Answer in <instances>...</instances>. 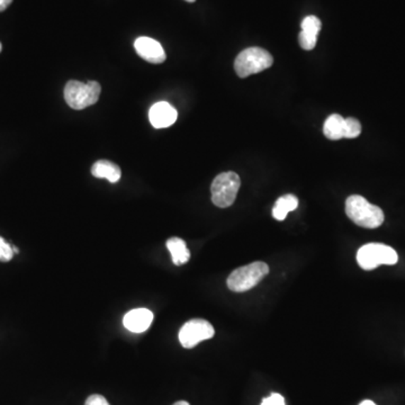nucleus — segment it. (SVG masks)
I'll return each mask as SVG.
<instances>
[{
	"instance_id": "obj_1",
	"label": "nucleus",
	"mask_w": 405,
	"mask_h": 405,
	"mask_svg": "<svg viewBox=\"0 0 405 405\" xmlns=\"http://www.w3.org/2000/svg\"><path fill=\"white\" fill-rule=\"evenodd\" d=\"M346 214L353 223L366 229H376L384 222L381 207L372 205L360 195H353L347 198Z\"/></svg>"
},
{
	"instance_id": "obj_2",
	"label": "nucleus",
	"mask_w": 405,
	"mask_h": 405,
	"mask_svg": "<svg viewBox=\"0 0 405 405\" xmlns=\"http://www.w3.org/2000/svg\"><path fill=\"white\" fill-rule=\"evenodd\" d=\"M269 273V267L263 261L244 266L231 273L227 278V287L232 292L244 293L257 286Z\"/></svg>"
},
{
	"instance_id": "obj_3",
	"label": "nucleus",
	"mask_w": 405,
	"mask_h": 405,
	"mask_svg": "<svg viewBox=\"0 0 405 405\" xmlns=\"http://www.w3.org/2000/svg\"><path fill=\"white\" fill-rule=\"evenodd\" d=\"M101 87L97 81L84 82L70 80L64 88V99L74 110H85L96 104L101 96Z\"/></svg>"
},
{
	"instance_id": "obj_4",
	"label": "nucleus",
	"mask_w": 405,
	"mask_h": 405,
	"mask_svg": "<svg viewBox=\"0 0 405 405\" xmlns=\"http://www.w3.org/2000/svg\"><path fill=\"white\" fill-rule=\"evenodd\" d=\"M273 62L274 59L268 51L261 47H249L239 53L234 69L239 77L246 78L270 68Z\"/></svg>"
},
{
	"instance_id": "obj_5",
	"label": "nucleus",
	"mask_w": 405,
	"mask_h": 405,
	"mask_svg": "<svg viewBox=\"0 0 405 405\" xmlns=\"http://www.w3.org/2000/svg\"><path fill=\"white\" fill-rule=\"evenodd\" d=\"M241 186V179L233 171L219 173L212 183V202L217 207H230L236 202V195Z\"/></svg>"
},
{
	"instance_id": "obj_6",
	"label": "nucleus",
	"mask_w": 405,
	"mask_h": 405,
	"mask_svg": "<svg viewBox=\"0 0 405 405\" xmlns=\"http://www.w3.org/2000/svg\"><path fill=\"white\" fill-rule=\"evenodd\" d=\"M397 261V251L385 244H365L357 252L358 265L365 270H372L381 265H395Z\"/></svg>"
},
{
	"instance_id": "obj_7",
	"label": "nucleus",
	"mask_w": 405,
	"mask_h": 405,
	"mask_svg": "<svg viewBox=\"0 0 405 405\" xmlns=\"http://www.w3.org/2000/svg\"><path fill=\"white\" fill-rule=\"evenodd\" d=\"M215 334L213 326L202 319H194L183 324L179 331V341L186 349H192L204 340L211 339Z\"/></svg>"
},
{
	"instance_id": "obj_8",
	"label": "nucleus",
	"mask_w": 405,
	"mask_h": 405,
	"mask_svg": "<svg viewBox=\"0 0 405 405\" xmlns=\"http://www.w3.org/2000/svg\"><path fill=\"white\" fill-rule=\"evenodd\" d=\"M135 47L137 55L148 62L159 64L166 60V53L161 44L151 38H139L135 42Z\"/></svg>"
},
{
	"instance_id": "obj_9",
	"label": "nucleus",
	"mask_w": 405,
	"mask_h": 405,
	"mask_svg": "<svg viewBox=\"0 0 405 405\" xmlns=\"http://www.w3.org/2000/svg\"><path fill=\"white\" fill-rule=\"evenodd\" d=\"M178 118V113L171 105L166 101L156 103L151 107L149 112V118L151 124L156 129H166L173 125Z\"/></svg>"
},
{
	"instance_id": "obj_10",
	"label": "nucleus",
	"mask_w": 405,
	"mask_h": 405,
	"mask_svg": "<svg viewBox=\"0 0 405 405\" xmlns=\"http://www.w3.org/2000/svg\"><path fill=\"white\" fill-rule=\"evenodd\" d=\"M154 321V313L148 309H135L126 313L123 324L133 333H142L150 328Z\"/></svg>"
},
{
	"instance_id": "obj_11",
	"label": "nucleus",
	"mask_w": 405,
	"mask_h": 405,
	"mask_svg": "<svg viewBox=\"0 0 405 405\" xmlns=\"http://www.w3.org/2000/svg\"><path fill=\"white\" fill-rule=\"evenodd\" d=\"M91 173L96 178H105L112 183H116L121 179V168L108 160H99L91 167Z\"/></svg>"
},
{
	"instance_id": "obj_12",
	"label": "nucleus",
	"mask_w": 405,
	"mask_h": 405,
	"mask_svg": "<svg viewBox=\"0 0 405 405\" xmlns=\"http://www.w3.org/2000/svg\"><path fill=\"white\" fill-rule=\"evenodd\" d=\"M324 133L329 140L338 141L346 139V118L338 114H332L324 122Z\"/></svg>"
},
{
	"instance_id": "obj_13",
	"label": "nucleus",
	"mask_w": 405,
	"mask_h": 405,
	"mask_svg": "<svg viewBox=\"0 0 405 405\" xmlns=\"http://www.w3.org/2000/svg\"><path fill=\"white\" fill-rule=\"evenodd\" d=\"M167 248L176 266L185 265L190 259V252L186 242L181 238H171L167 241Z\"/></svg>"
},
{
	"instance_id": "obj_14",
	"label": "nucleus",
	"mask_w": 405,
	"mask_h": 405,
	"mask_svg": "<svg viewBox=\"0 0 405 405\" xmlns=\"http://www.w3.org/2000/svg\"><path fill=\"white\" fill-rule=\"evenodd\" d=\"M299 206V200L294 195H284L278 198L273 208V217L278 221L286 219L290 212L295 211Z\"/></svg>"
},
{
	"instance_id": "obj_15",
	"label": "nucleus",
	"mask_w": 405,
	"mask_h": 405,
	"mask_svg": "<svg viewBox=\"0 0 405 405\" xmlns=\"http://www.w3.org/2000/svg\"><path fill=\"white\" fill-rule=\"evenodd\" d=\"M321 21L316 16H307L304 18L302 22V30L307 33L313 34V35H319L321 30Z\"/></svg>"
},
{
	"instance_id": "obj_16",
	"label": "nucleus",
	"mask_w": 405,
	"mask_h": 405,
	"mask_svg": "<svg viewBox=\"0 0 405 405\" xmlns=\"http://www.w3.org/2000/svg\"><path fill=\"white\" fill-rule=\"evenodd\" d=\"M362 133V124L353 118H346V139H355Z\"/></svg>"
},
{
	"instance_id": "obj_17",
	"label": "nucleus",
	"mask_w": 405,
	"mask_h": 405,
	"mask_svg": "<svg viewBox=\"0 0 405 405\" xmlns=\"http://www.w3.org/2000/svg\"><path fill=\"white\" fill-rule=\"evenodd\" d=\"M299 42L302 49L307 50V51H311V50L314 49L315 45H316L318 36L307 33V32L302 30L299 35Z\"/></svg>"
},
{
	"instance_id": "obj_18",
	"label": "nucleus",
	"mask_w": 405,
	"mask_h": 405,
	"mask_svg": "<svg viewBox=\"0 0 405 405\" xmlns=\"http://www.w3.org/2000/svg\"><path fill=\"white\" fill-rule=\"evenodd\" d=\"M14 257L13 246L6 242L5 239L0 236V261L1 263H8Z\"/></svg>"
},
{
	"instance_id": "obj_19",
	"label": "nucleus",
	"mask_w": 405,
	"mask_h": 405,
	"mask_svg": "<svg viewBox=\"0 0 405 405\" xmlns=\"http://www.w3.org/2000/svg\"><path fill=\"white\" fill-rule=\"evenodd\" d=\"M261 405H286L284 397L277 393H273L270 397H265Z\"/></svg>"
},
{
	"instance_id": "obj_20",
	"label": "nucleus",
	"mask_w": 405,
	"mask_h": 405,
	"mask_svg": "<svg viewBox=\"0 0 405 405\" xmlns=\"http://www.w3.org/2000/svg\"><path fill=\"white\" fill-rule=\"evenodd\" d=\"M85 405H110L103 395L93 394L88 397Z\"/></svg>"
},
{
	"instance_id": "obj_21",
	"label": "nucleus",
	"mask_w": 405,
	"mask_h": 405,
	"mask_svg": "<svg viewBox=\"0 0 405 405\" xmlns=\"http://www.w3.org/2000/svg\"><path fill=\"white\" fill-rule=\"evenodd\" d=\"M13 3V0H0V13L8 8V6Z\"/></svg>"
},
{
	"instance_id": "obj_22",
	"label": "nucleus",
	"mask_w": 405,
	"mask_h": 405,
	"mask_svg": "<svg viewBox=\"0 0 405 405\" xmlns=\"http://www.w3.org/2000/svg\"><path fill=\"white\" fill-rule=\"evenodd\" d=\"M359 405H376L375 403L372 402V401L366 400L364 402L360 403Z\"/></svg>"
},
{
	"instance_id": "obj_23",
	"label": "nucleus",
	"mask_w": 405,
	"mask_h": 405,
	"mask_svg": "<svg viewBox=\"0 0 405 405\" xmlns=\"http://www.w3.org/2000/svg\"><path fill=\"white\" fill-rule=\"evenodd\" d=\"M173 405H190L186 401H179V402H176Z\"/></svg>"
},
{
	"instance_id": "obj_24",
	"label": "nucleus",
	"mask_w": 405,
	"mask_h": 405,
	"mask_svg": "<svg viewBox=\"0 0 405 405\" xmlns=\"http://www.w3.org/2000/svg\"><path fill=\"white\" fill-rule=\"evenodd\" d=\"M13 246V251H14V253H18V249H17L16 246Z\"/></svg>"
},
{
	"instance_id": "obj_25",
	"label": "nucleus",
	"mask_w": 405,
	"mask_h": 405,
	"mask_svg": "<svg viewBox=\"0 0 405 405\" xmlns=\"http://www.w3.org/2000/svg\"><path fill=\"white\" fill-rule=\"evenodd\" d=\"M188 3H194L195 0H186Z\"/></svg>"
},
{
	"instance_id": "obj_26",
	"label": "nucleus",
	"mask_w": 405,
	"mask_h": 405,
	"mask_svg": "<svg viewBox=\"0 0 405 405\" xmlns=\"http://www.w3.org/2000/svg\"><path fill=\"white\" fill-rule=\"evenodd\" d=\"M1 47H1V43H0V52H1Z\"/></svg>"
}]
</instances>
